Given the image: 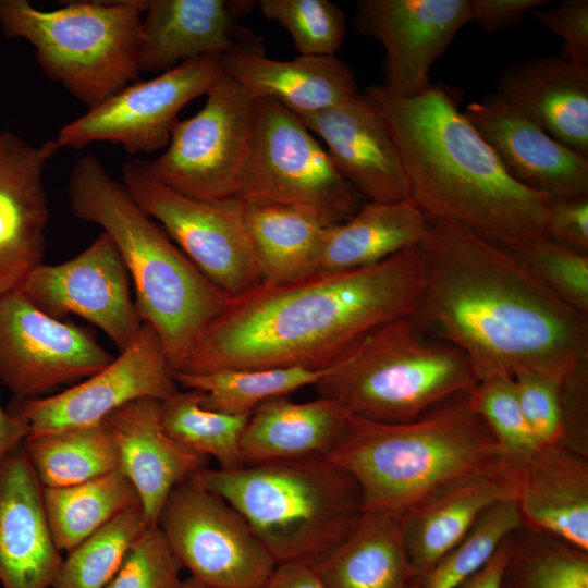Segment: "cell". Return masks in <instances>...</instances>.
<instances>
[{
	"label": "cell",
	"instance_id": "60d3db41",
	"mask_svg": "<svg viewBox=\"0 0 588 588\" xmlns=\"http://www.w3.org/2000/svg\"><path fill=\"white\" fill-rule=\"evenodd\" d=\"M465 397L509 456L520 458L537 448L524 417L513 377L481 379L465 393Z\"/></svg>",
	"mask_w": 588,
	"mask_h": 588
},
{
	"label": "cell",
	"instance_id": "816d5d0a",
	"mask_svg": "<svg viewBox=\"0 0 588 588\" xmlns=\"http://www.w3.org/2000/svg\"><path fill=\"white\" fill-rule=\"evenodd\" d=\"M182 588H206L204 587L203 585L198 584L196 580H194L193 578L188 577L187 579H184L183 580V586Z\"/></svg>",
	"mask_w": 588,
	"mask_h": 588
},
{
	"label": "cell",
	"instance_id": "f35d334b",
	"mask_svg": "<svg viewBox=\"0 0 588 588\" xmlns=\"http://www.w3.org/2000/svg\"><path fill=\"white\" fill-rule=\"evenodd\" d=\"M261 14L281 25L299 56H335L345 33L344 12L328 0H260Z\"/></svg>",
	"mask_w": 588,
	"mask_h": 588
},
{
	"label": "cell",
	"instance_id": "ac0fdd59",
	"mask_svg": "<svg viewBox=\"0 0 588 588\" xmlns=\"http://www.w3.org/2000/svg\"><path fill=\"white\" fill-rule=\"evenodd\" d=\"M257 1L147 0L138 39L140 72H164L206 56L264 50L242 24Z\"/></svg>",
	"mask_w": 588,
	"mask_h": 588
},
{
	"label": "cell",
	"instance_id": "7a4b0ae2",
	"mask_svg": "<svg viewBox=\"0 0 588 588\" xmlns=\"http://www.w3.org/2000/svg\"><path fill=\"white\" fill-rule=\"evenodd\" d=\"M425 280L414 246L363 268L260 283L230 299L177 372L327 368L373 329L414 317Z\"/></svg>",
	"mask_w": 588,
	"mask_h": 588
},
{
	"label": "cell",
	"instance_id": "d6986e66",
	"mask_svg": "<svg viewBox=\"0 0 588 588\" xmlns=\"http://www.w3.org/2000/svg\"><path fill=\"white\" fill-rule=\"evenodd\" d=\"M59 149L54 139L33 145L0 132V296L42 262L50 218L44 172Z\"/></svg>",
	"mask_w": 588,
	"mask_h": 588
},
{
	"label": "cell",
	"instance_id": "7402d4cb",
	"mask_svg": "<svg viewBox=\"0 0 588 588\" xmlns=\"http://www.w3.org/2000/svg\"><path fill=\"white\" fill-rule=\"evenodd\" d=\"M62 560L48 524L44 487L21 445L0 463V584L52 588Z\"/></svg>",
	"mask_w": 588,
	"mask_h": 588
},
{
	"label": "cell",
	"instance_id": "1f68e13d",
	"mask_svg": "<svg viewBox=\"0 0 588 588\" xmlns=\"http://www.w3.org/2000/svg\"><path fill=\"white\" fill-rule=\"evenodd\" d=\"M22 446L45 488L77 485L119 468L117 445L105 421L30 434Z\"/></svg>",
	"mask_w": 588,
	"mask_h": 588
},
{
	"label": "cell",
	"instance_id": "6da1fadb",
	"mask_svg": "<svg viewBox=\"0 0 588 588\" xmlns=\"http://www.w3.org/2000/svg\"><path fill=\"white\" fill-rule=\"evenodd\" d=\"M418 247L426 280L415 318L460 348L479 380L531 371L562 384L588 363V316L503 248L432 219Z\"/></svg>",
	"mask_w": 588,
	"mask_h": 588
},
{
	"label": "cell",
	"instance_id": "3957f363",
	"mask_svg": "<svg viewBox=\"0 0 588 588\" xmlns=\"http://www.w3.org/2000/svg\"><path fill=\"white\" fill-rule=\"evenodd\" d=\"M365 93L396 145L408 198L427 219L463 225L512 247L546 237L550 199L517 183L442 85L400 98L382 86Z\"/></svg>",
	"mask_w": 588,
	"mask_h": 588
},
{
	"label": "cell",
	"instance_id": "603a6c76",
	"mask_svg": "<svg viewBox=\"0 0 588 588\" xmlns=\"http://www.w3.org/2000/svg\"><path fill=\"white\" fill-rule=\"evenodd\" d=\"M518 458L505 457L444 486L401 515L411 561L424 576L494 504L516 500Z\"/></svg>",
	"mask_w": 588,
	"mask_h": 588
},
{
	"label": "cell",
	"instance_id": "b9f144b4",
	"mask_svg": "<svg viewBox=\"0 0 588 588\" xmlns=\"http://www.w3.org/2000/svg\"><path fill=\"white\" fill-rule=\"evenodd\" d=\"M182 566L158 525H149L106 588H182Z\"/></svg>",
	"mask_w": 588,
	"mask_h": 588
},
{
	"label": "cell",
	"instance_id": "30bf717a",
	"mask_svg": "<svg viewBox=\"0 0 588 588\" xmlns=\"http://www.w3.org/2000/svg\"><path fill=\"white\" fill-rule=\"evenodd\" d=\"M122 183L217 287L235 297L262 283L238 197L206 201L182 195L155 175L150 161L138 157L123 164Z\"/></svg>",
	"mask_w": 588,
	"mask_h": 588
},
{
	"label": "cell",
	"instance_id": "4dcf8cb0",
	"mask_svg": "<svg viewBox=\"0 0 588 588\" xmlns=\"http://www.w3.org/2000/svg\"><path fill=\"white\" fill-rule=\"evenodd\" d=\"M243 204L262 283H289L317 272L328 225L316 212L292 205Z\"/></svg>",
	"mask_w": 588,
	"mask_h": 588
},
{
	"label": "cell",
	"instance_id": "8992f818",
	"mask_svg": "<svg viewBox=\"0 0 588 588\" xmlns=\"http://www.w3.org/2000/svg\"><path fill=\"white\" fill-rule=\"evenodd\" d=\"M189 480L234 507L277 565L316 563L363 511L357 482L327 456L207 467Z\"/></svg>",
	"mask_w": 588,
	"mask_h": 588
},
{
	"label": "cell",
	"instance_id": "7c38bea8",
	"mask_svg": "<svg viewBox=\"0 0 588 588\" xmlns=\"http://www.w3.org/2000/svg\"><path fill=\"white\" fill-rule=\"evenodd\" d=\"M157 525L182 568L206 588H260L277 566L240 513L191 480L172 490Z\"/></svg>",
	"mask_w": 588,
	"mask_h": 588
},
{
	"label": "cell",
	"instance_id": "c3c4849f",
	"mask_svg": "<svg viewBox=\"0 0 588 588\" xmlns=\"http://www.w3.org/2000/svg\"><path fill=\"white\" fill-rule=\"evenodd\" d=\"M260 588H326L314 566L306 563H287L275 566Z\"/></svg>",
	"mask_w": 588,
	"mask_h": 588
},
{
	"label": "cell",
	"instance_id": "52a82bcc",
	"mask_svg": "<svg viewBox=\"0 0 588 588\" xmlns=\"http://www.w3.org/2000/svg\"><path fill=\"white\" fill-rule=\"evenodd\" d=\"M478 381L467 356L414 316L370 331L315 388L350 415L393 424L412 421Z\"/></svg>",
	"mask_w": 588,
	"mask_h": 588
},
{
	"label": "cell",
	"instance_id": "ab89813d",
	"mask_svg": "<svg viewBox=\"0 0 588 588\" xmlns=\"http://www.w3.org/2000/svg\"><path fill=\"white\" fill-rule=\"evenodd\" d=\"M572 308L588 316V255L550 237L501 247Z\"/></svg>",
	"mask_w": 588,
	"mask_h": 588
},
{
	"label": "cell",
	"instance_id": "836d02e7",
	"mask_svg": "<svg viewBox=\"0 0 588 588\" xmlns=\"http://www.w3.org/2000/svg\"><path fill=\"white\" fill-rule=\"evenodd\" d=\"M330 367H272L259 369H222L201 373L177 372L176 383L200 393L205 407L232 414L250 415L262 402L289 395L298 389L316 385Z\"/></svg>",
	"mask_w": 588,
	"mask_h": 588
},
{
	"label": "cell",
	"instance_id": "f1b7e54d",
	"mask_svg": "<svg viewBox=\"0 0 588 588\" xmlns=\"http://www.w3.org/2000/svg\"><path fill=\"white\" fill-rule=\"evenodd\" d=\"M326 588H413L419 579L401 517L362 511L348 534L311 564Z\"/></svg>",
	"mask_w": 588,
	"mask_h": 588
},
{
	"label": "cell",
	"instance_id": "e0dca14e",
	"mask_svg": "<svg viewBox=\"0 0 588 588\" xmlns=\"http://www.w3.org/2000/svg\"><path fill=\"white\" fill-rule=\"evenodd\" d=\"M468 22V0H360L353 19L360 34L383 46L381 86L400 98L417 96L431 85L432 64Z\"/></svg>",
	"mask_w": 588,
	"mask_h": 588
},
{
	"label": "cell",
	"instance_id": "d6a6232c",
	"mask_svg": "<svg viewBox=\"0 0 588 588\" xmlns=\"http://www.w3.org/2000/svg\"><path fill=\"white\" fill-rule=\"evenodd\" d=\"M44 502L54 543L68 552L139 500L118 468L77 485L44 487Z\"/></svg>",
	"mask_w": 588,
	"mask_h": 588
},
{
	"label": "cell",
	"instance_id": "4fadbf2b",
	"mask_svg": "<svg viewBox=\"0 0 588 588\" xmlns=\"http://www.w3.org/2000/svg\"><path fill=\"white\" fill-rule=\"evenodd\" d=\"M221 72L220 58L206 56L151 79L135 81L64 124L54 142L75 149L110 142L131 155L152 154L167 147L180 111L205 95Z\"/></svg>",
	"mask_w": 588,
	"mask_h": 588
},
{
	"label": "cell",
	"instance_id": "7dc6e473",
	"mask_svg": "<svg viewBox=\"0 0 588 588\" xmlns=\"http://www.w3.org/2000/svg\"><path fill=\"white\" fill-rule=\"evenodd\" d=\"M549 3L548 0H468L470 22L487 33L512 28L528 13Z\"/></svg>",
	"mask_w": 588,
	"mask_h": 588
},
{
	"label": "cell",
	"instance_id": "74e56055",
	"mask_svg": "<svg viewBox=\"0 0 588 588\" xmlns=\"http://www.w3.org/2000/svg\"><path fill=\"white\" fill-rule=\"evenodd\" d=\"M522 525L516 500L494 504L482 513L460 543L420 577L419 588H457L491 558L511 531Z\"/></svg>",
	"mask_w": 588,
	"mask_h": 588
},
{
	"label": "cell",
	"instance_id": "f546056e",
	"mask_svg": "<svg viewBox=\"0 0 588 588\" xmlns=\"http://www.w3.org/2000/svg\"><path fill=\"white\" fill-rule=\"evenodd\" d=\"M428 219L411 199L365 201L345 221L324 232L317 272H338L378 264L418 246Z\"/></svg>",
	"mask_w": 588,
	"mask_h": 588
},
{
	"label": "cell",
	"instance_id": "484cf974",
	"mask_svg": "<svg viewBox=\"0 0 588 588\" xmlns=\"http://www.w3.org/2000/svg\"><path fill=\"white\" fill-rule=\"evenodd\" d=\"M516 504L524 526L588 551V456L555 443L518 458Z\"/></svg>",
	"mask_w": 588,
	"mask_h": 588
},
{
	"label": "cell",
	"instance_id": "4316f807",
	"mask_svg": "<svg viewBox=\"0 0 588 588\" xmlns=\"http://www.w3.org/2000/svg\"><path fill=\"white\" fill-rule=\"evenodd\" d=\"M221 70L254 99L272 100L298 117L343 103L362 91L347 63L336 56H298L281 61L264 50L222 56Z\"/></svg>",
	"mask_w": 588,
	"mask_h": 588
},
{
	"label": "cell",
	"instance_id": "bcb514c9",
	"mask_svg": "<svg viewBox=\"0 0 588 588\" xmlns=\"http://www.w3.org/2000/svg\"><path fill=\"white\" fill-rule=\"evenodd\" d=\"M548 237L573 250L588 253V196L550 200Z\"/></svg>",
	"mask_w": 588,
	"mask_h": 588
},
{
	"label": "cell",
	"instance_id": "9c48e42d",
	"mask_svg": "<svg viewBox=\"0 0 588 588\" xmlns=\"http://www.w3.org/2000/svg\"><path fill=\"white\" fill-rule=\"evenodd\" d=\"M255 100L254 136L237 197L304 207L328 226L353 216L365 199L302 119L272 100Z\"/></svg>",
	"mask_w": 588,
	"mask_h": 588
},
{
	"label": "cell",
	"instance_id": "5bb4252c",
	"mask_svg": "<svg viewBox=\"0 0 588 588\" xmlns=\"http://www.w3.org/2000/svg\"><path fill=\"white\" fill-rule=\"evenodd\" d=\"M95 335L39 309L21 291L0 296V383L14 397H39L113 362Z\"/></svg>",
	"mask_w": 588,
	"mask_h": 588
},
{
	"label": "cell",
	"instance_id": "f907efd6",
	"mask_svg": "<svg viewBox=\"0 0 588 588\" xmlns=\"http://www.w3.org/2000/svg\"><path fill=\"white\" fill-rule=\"evenodd\" d=\"M505 554L506 547L503 539L491 558L457 588H500Z\"/></svg>",
	"mask_w": 588,
	"mask_h": 588
},
{
	"label": "cell",
	"instance_id": "681fc988",
	"mask_svg": "<svg viewBox=\"0 0 588 588\" xmlns=\"http://www.w3.org/2000/svg\"><path fill=\"white\" fill-rule=\"evenodd\" d=\"M29 434L27 422L0 403V463Z\"/></svg>",
	"mask_w": 588,
	"mask_h": 588
},
{
	"label": "cell",
	"instance_id": "8fae6325",
	"mask_svg": "<svg viewBox=\"0 0 588 588\" xmlns=\"http://www.w3.org/2000/svg\"><path fill=\"white\" fill-rule=\"evenodd\" d=\"M205 95L203 108L176 122L150 167L161 182L187 197H237L254 136L256 100L223 72Z\"/></svg>",
	"mask_w": 588,
	"mask_h": 588
},
{
	"label": "cell",
	"instance_id": "83f0119b",
	"mask_svg": "<svg viewBox=\"0 0 588 588\" xmlns=\"http://www.w3.org/2000/svg\"><path fill=\"white\" fill-rule=\"evenodd\" d=\"M348 416L341 405L321 396L308 402L271 397L249 415L241 439L244 463L328 457Z\"/></svg>",
	"mask_w": 588,
	"mask_h": 588
},
{
	"label": "cell",
	"instance_id": "7bdbcfd3",
	"mask_svg": "<svg viewBox=\"0 0 588 588\" xmlns=\"http://www.w3.org/2000/svg\"><path fill=\"white\" fill-rule=\"evenodd\" d=\"M518 401L537 446L560 443L562 438L561 384L531 371L513 376Z\"/></svg>",
	"mask_w": 588,
	"mask_h": 588
},
{
	"label": "cell",
	"instance_id": "ee69618b",
	"mask_svg": "<svg viewBox=\"0 0 588 588\" xmlns=\"http://www.w3.org/2000/svg\"><path fill=\"white\" fill-rule=\"evenodd\" d=\"M532 13L544 28L562 38L561 56L588 65V0H564Z\"/></svg>",
	"mask_w": 588,
	"mask_h": 588
},
{
	"label": "cell",
	"instance_id": "9a60e30c",
	"mask_svg": "<svg viewBox=\"0 0 588 588\" xmlns=\"http://www.w3.org/2000/svg\"><path fill=\"white\" fill-rule=\"evenodd\" d=\"M177 390L162 342L144 322L132 343L101 370L49 396L14 397L7 407L27 422L30 436L98 424L131 402L163 401Z\"/></svg>",
	"mask_w": 588,
	"mask_h": 588
},
{
	"label": "cell",
	"instance_id": "f5cc1de1",
	"mask_svg": "<svg viewBox=\"0 0 588 588\" xmlns=\"http://www.w3.org/2000/svg\"><path fill=\"white\" fill-rule=\"evenodd\" d=\"M420 587V577L419 579L416 581V584L413 586V588H419Z\"/></svg>",
	"mask_w": 588,
	"mask_h": 588
},
{
	"label": "cell",
	"instance_id": "cb8c5ba5",
	"mask_svg": "<svg viewBox=\"0 0 588 588\" xmlns=\"http://www.w3.org/2000/svg\"><path fill=\"white\" fill-rule=\"evenodd\" d=\"M103 421L117 445L119 469L134 487L148 525H157L172 490L207 468L209 458L164 430L158 400H136Z\"/></svg>",
	"mask_w": 588,
	"mask_h": 588
},
{
	"label": "cell",
	"instance_id": "ba28073f",
	"mask_svg": "<svg viewBox=\"0 0 588 588\" xmlns=\"http://www.w3.org/2000/svg\"><path fill=\"white\" fill-rule=\"evenodd\" d=\"M147 0L72 1L44 11L0 0L4 35L35 49L44 74L88 109L138 79V39Z\"/></svg>",
	"mask_w": 588,
	"mask_h": 588
},
{
	"label": "cell",
	"instance_id": "d590c367",
	"mask_svg": "<svg viewBox=\"0 0 588 588\" xmlns=\"http://www.w3.org/2000/svg\"><path fill=\"white\" fill-rule=\"evenodd\" d=\"M248 418L205 407L200 393L193 390H177L160 401L164 430L186 448L215 458L221 469L245 466L241 439Z\"/></svg>",
	"mask_w": 588,
	"mask_h": 588
},
{
	"label": "cell",
	"instance_id": "2e32d148",
	"mask_svg": "<svg viewBox=\"0 0 588 588\" xmlns=\"http://www.w3.org/2000/svg\"><path fill=\"white\" fill-rule=\"evenodd\" d=\"M125 264L103 232L75 257L57 265L36 266L17 290L48 315H76L99 328L124 351L143 320L132 297Z\"/></svg>",
	"mask_w": 588,
	"mask_h": 588
},
{
	"label": "cell",
	"instance_id": "5b68a950",
	"mask_svg": "<svg viewBox=\"0 0 588 588\" xmlns=\"http://www.w3.org/2000/svg\"><path fill=\"white\" fill-rule=\"evenodd\" d=\"M507 456L464 394L407 422L350 415L328 458L355 479L363 511L401 516L450 482Z\"/></svg>",
	"mask_w": 588,
	"mask_h": 588
},
{
	"label": "cell",
	"instance_id": "f6af8a7d",
	"mask_svg": "<svg viewBox=\"0 0 588 588\" xmlns=\"http://www.w3.org/2000/svg\"><path fill=\"white\" fill-rule=\"evenodd\" d=\"M562 438L560 443L588 456V363L561 384Z\"/></svg>",
	"mask_w": 588,
	"mask_h": 588
},
{
	"label": "cell",
	"instance_id": "ffe728a7",
	"mask_svg": "<svg viewBox=\"0 0 588 588\" xmlns=\"http://www.w3.org/2000/svg\"><path fill=\"white\" fill-rule=\"evenodd\" d=\"M489 144L505 171L550 200L588 196V158L492 94L463 111Z\"/></svg>",
	"mask_w": 588,
	"mask_h": 588
},
{
	"label": "cell",
	"instance_id": "d4e9b609",
	"mask_svg": "<svg viewBox=\"0 0 588 588\" xmlns=\"http://www.w3.org/2000/svg\"><path fill=\"white\" fill-rule=\"evenodd\" d=\"M495 95L588 158V65L561 54L527 58L504 69Z\"/></svg>",
	"mask_w": 588,
	"mask_h": 588
},
{
	"label": "cell",
	"instance_id": "e575fe53",
	"mask_svg": "<svg viewBox=\"0 0 588 588\" xmlns=\"http://www.w3.org/2000/svg\"><path fill=\"white\" fill-rule=\"evenodd\" d=\"M504 541L500 588H588V551L524 525Z\"/></svg>",
	"mask_w": 588,
	"mask_h": 588
},
{
	"label": "cell",
	"instance_id": "8d00e7d4",
	"mask_svg": "<svg viewBox=\"0 0 588 588\" xmlns=\"http://www.w3.org/2000/svg\"><path fill=\"white\" fill-rule=\"evenodd\" d=\"M147 526L139 502L127 507L68 551L52 588H106Z\"/></svg>",
	"mask_w": 588,
	"mask_h": 588
},
{
	"label": "cell",
	"instance_id": "277c9868",
	"mask_svg": "<svg viewBox=\"0 0 588 588\" xmlns=\"http://www.w3.org/2000/svg\"><path fill=\"white\" fill-rule=\"evenodd\" d=\"M73 215L102 229L134 283L143 322L158 333L175 375L232 298L147 217L95 155L78 158L66 188Z\"/></svg>",
	"mask_w": 588,
	"mask_h": 588
},
{
	"label": "cell",
	"instance_id": "44dd1931",
	"mask_svg": "<svg viewBox=\"0 0 588 588\" xmlns=\"http://www.w3.org/2000/svg\"><path fill=\"white\" fill-rule=\"evenodd\" d=\"M299 118L322 139L339 173L365 200L409 199L396 145L381 111L365 91L335 107Z\"/></svg>",
	"mask_w": 588,
	"mask_h": 588
}]
</instances>
